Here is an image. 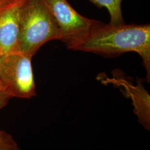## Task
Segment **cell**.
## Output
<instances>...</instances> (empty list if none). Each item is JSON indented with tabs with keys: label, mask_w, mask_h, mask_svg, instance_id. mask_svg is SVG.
<instances>
[{
	"label": "cell",
	"mask_w": 150,
	"mask_h": 150,
	"mask_svg": "<svg viewBox=\"0 0 150 150\" xmlns=\"http://www.w3.org/2000/svg\"><path fill=\"white\" fill-rule=\"evenodd\" d=\"M75 51L106 56L135 52L139 54L150 79V25L105 24L97 21L87 38Z\"/></svg>",
	"instance_id": "6da1fadb"
},
{
	"label": "cell",
	"mask_w": 150,
	"mask_h": 150,
	"mask_svg": "<svg viewBox=\"0 0 150 150\" xmlns=\"http://www.w3.org/2000/svg\"><path fill=\"white\" fill-rule=\"evenodd\" d=\"M19 30L13 51L33 56L45 43L59 40V27L45 0H21Z\"/></svg>",
	"instance_id": "7a4b0ae2"
},
{
	"label": "cell",
	"mask_w": 150,
	"mask_h": 150,
	"mask_svg": "<svg viewBox=\"0 0 150 150\" xmlns=\"http://www.w3.org/2000/svg\"><path fill=\"white\" fill-rule=\"evenodd\" d=\"M32 56L12 51L0 56V90L12 97L29 99L36 96Z\"/></svg>",
	"instance_id": "3957f363"
},
{
	"label": "cell",
	"mask_w": 150,
	"mask_h": 150,
	"mask_svg": "<svg viewBox=\"0 0 150 150\" xmlns=\"http://www.w3.org/2000/svg\"><path fill=\"white\" fill-rule=\"evenodd\" d=\"M59 27L60 41L75 51L87 38L97 20L79 14L66 0H45Z\"/></svg>",
	"instance_id": "277c9868"
},
{
	"label": "cell",
	"mask_w": 150,
	"mask_h": 150,
	"mask_svg": "<svg viewBox=\"0 0 150 150\" xmlns=\"http://www.w3.org/2000/svg\"><path fill=\"white\" fill-rule=\"evenodd\" d=\"M21 0L0 2V54L15 50L19 30L18 10Z\"/></svg>",
	"instance_id": "5b68a950"
},
{
	"label": "cell",
	"mask_w": 150,
	"mask_h": 150,
	"mask_svg": "<svg viewBox=\"0 0 150 150\" xmlns=\"http://www.w3.org/2000/svg\"><path fill=\"white\" fill-rule=\"evenodd\" d=\"M98 8L104 7L107 9L110 16V24L113 25H122L125 22L121 11L122 0H88Z\"/></svg>",
	"instance_id": "8992f818"
},
{
	"label": "cell",
	"mask_w": 150,
	"mask_h": 150,
	"mask_svg": "<svg viewBox=\"0 0 150 150\" xmlns=\"http://www.w3.org/2000/svg\"><path fill=\"white\" fill-rule=\"evenodd\" d=\"M0 150H20L10 134L0 131Z\"/></svg>",
	"instance_id": "52a82bcc"
},
{
	"label": "cell",
	"mask_w": 150,
	"mask_h": 150,
	"mask_svg": "<svg viewBox=\"0 0 150 150\" xmlns=\"http://www.w3.org/2000/svg\"><path fill=\"white\" fill-rule=\"evenodd\" d=\"M10 98V97L0 90V109L7 106Z\"/></svg>",
	"instance_id": "ba28073f"
},
{
	"label": "cell",
	"mask_w": 150,
	"mask_h": 150,
	"mask_svg": "<svg viewBox=\"0 0 150 150\" xmlns=\"http://www.w3.org/2000/svg\"><path fill=\"white\" fill-rule=\"evenodd\" d=\"M4 1V0H0V2H1V1Z\"/></svg>",
	"instance_id": "9c48e42d"
},
{
	"label": "cell",
	"mask_w": 150,
	"mask_h": 150,
	"mask_svg": "<svg viewBox=\"0 0 150 150\" xmlns=\"http://www.w3.org/2000/svg\"><path fill=\"white\" fill-rule=\"evenodd\" d=\"M0 56H1V54H0Z\"/></svg>",
	"instance_id": "30bf717a"
}]
</instances>
